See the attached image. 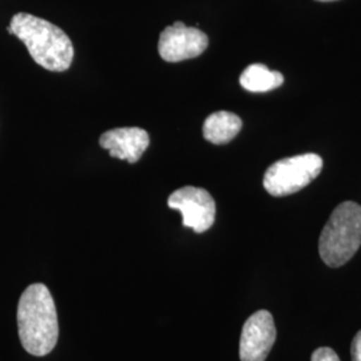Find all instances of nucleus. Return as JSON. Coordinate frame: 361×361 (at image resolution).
<instances>
[{
  "label": "nucleus",
  "instance_id": "obj_7",
  "mask_svg": "<svg viewBox=\"0 0 361 361\" xmlns=\"http://www.w3.org/2000/svg\"><path fill=\"white\" fill-rule=\"evenodd\" d=\"M277 337L271 312L258 310L244 324L240 338L241 361H265Z\"/></svg>",
  "mask_w": 361,
  "mask_h": 361
},
{
  "label": "nucleus",
  "instance_id": "obj_13",
  "mask_svg": "<svg viewBox=\"0 0 361 361\" xmlns=\"http://www.w3.org/2000/svg\"><path fill=\"white\" fill-rule=\"evenodd\" d=\"M317 1H336V0H317Z\"/></svg>",
  "mask_w": 361,
  "mask_h": 361
},
{
  "label": "nucleus",
  "instance_id": "obj_9",
  "mask_svg": "<svg viewBox=\"0 0 361 361\" xmlns=\"http://www.w3.org/2000/svg\"><path fill=\"white\" fill-rule=\"evenodd\" d=\"M243 129V121L231 111H216L204 122V138L214 145L231 142Z\"/></svg>",
  "mask_w": 361,
  "mask_h": 361
},
{
  "label": "nucleus",
  "instance_id": "obj_4",
  "mask_svg": "<svg viewBox=\"0 0 361 361\" xmlns=\"http://www.w3.org/2000/svg\"><path fill=\"white\" fill-rule=\"evenodd\" d=\"M323 166V158L314 153L280 159L265 171L264 188L273 197L297 193L320 176Z\"/></svg>",
  "mask_w": 361,
  "mask_h": 361
},
{
  "label": "nucleus",
  "instance_id": "obj_8",
  "mask_svg": "<svg viewBox=\"0 0 361 361\" xmlns=\"http://www.w3.org/2000/svg\"><path fill=\"white\" fill-rule=\"evenodd\" d=\"M150 137L146 130L141 128H118L104 131L99 138V145L111 157L135 164L141 159L149 147Z\"/></svg>",
  "mask_w": 361,
  "mask_h": 361
},
{
  "label": "nucleus",
  "instance_id": "obj_6",
  "mask_svg": "<svg viewBox=\"0 0 361 361\" xmlns=\"http://www.w3.org/2000/svg\"><path fill=\"white\" fill-rule=\"evenodd\" d=\"M207 46L209 38L204 31L176 22L161 32L158 52L165 62L177 63L200 56Z\"/></svg>",
  "mask_w": 361,
  "mask_h": 361
},
{
  "label": "nucleus",
  "instance_id": "obj_1",
  "mask_svg": "<svg viewBox=\"0 0 361 361\" xmlns=\"http://www.w3.org/2000/svg\"><path fill=\"white\" fill-rule=\"evenodd\" d=\"M18 328L22 345L30 355L40 357L55 348L59 336L58 313L46 285H30L23 292L18 305Z\"/></svg>",
  "mask_w": 361,
  "mask_h": 361
},
{
  "label": "nucleus",
  "instance_id": "obj_5",
  "mask_svg": "<svg viewBox=\"0 0 361 361\" xmlns=\"http://www.w3.org/2000/svg\"><path fill=\"white\" fill-rule=\"evenodd\" d=\"M170 209L178 210L182 214V224L192 228L195 233L209 231L216 219V202L212 194L202 188L183 186L168 200Z\"/></svg>",
  "mask_w": 361,
  "mask_h": 361
},
{
  "label": "nucleus",
  "instance_id": "obj_12",
  "mask_svg": "<svg viewBox=\"0 0 361 361\" xmlns=\"http://www.w3.org/2000/svg\"><path fill=\"white\" fill-rule=\"evenodd\" d=\"M350 356H352V361H361V331H359L352 340Z\"/></svg>",
  "mask_w": 361,
  "mask_h": 361
},
{
  "label": "nucleus",
  "instance_id": "obj_3",
  "mask_svg": "<svg viewBox=\"0 0 361 361\" xmlns=\"http://www.w3.org/2000/svg\"><path fill=\"white\" fill-rule=\"evenodd\" d=\"M361 246V205L341 202L324 226L319 238V253L329 268L345 265Z\"/></svg>",
  "mask_w": 361,
  "mask_h": 361
},
{
  "label": "nucleus",
  "instance_id": "obj_11",
  "mask_svg": "<svg viewBox=\"0 0 361 361\" xmlns=\"http://www.w3.org/2000/svg\"><path fill=\"white\" fill-rule=\"evenodd\" d=\"M310 361H340V359L334 349L322 347L312 353Z\"/></svg>",
  "mask_w": 361,
  "mask_h": 361
},
{
  "label": "nucleus",
  "instance_id": "obj_2",
  "mask_svg": "<svg viewBox=\"0 0 361 361\" xmlns=\"http://www.w3.org/2000/svg\"><path fill=\"white\" fill-rule=\"evenodd\" d=\"M7 31L25 43L35 63L49 71L62 73L73 63V42L62 28L44 19L31 13H16Z\"/></svg>",
  "mask_w": 361,
  "mask_h": 361
},
{
  "label": "nucleus",
  "instance_id": "obj_10",
  "mask_svg": "<svg viewBox=\"0 0 361 361\" xmlns=\"http://www.w3.org/2000/svg\"><path fill=\"white\" fill-rule=\"evenodd\" d=\"M284 80L281 73L271 71L261 63L247 66L240 77L241 86L250 92H267L279 89L284 85Z\"/></svg>",
  "mask_w": 361,
  "mask_h": 361
}]
</instances>
